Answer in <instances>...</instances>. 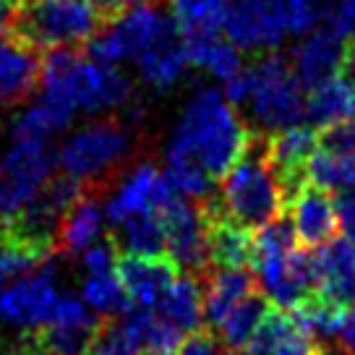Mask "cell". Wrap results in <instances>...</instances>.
I'll list each match as a JSON object with an SVG mask.
<instances>
[{"instance_id":"cell-33","label":"cell","mask_w":355,"mask_h":355,"mask_svg":"<svg viewBox=\"0 0 355 355\" xmlns=\"http://www.w3.org/2000/svg\"><path fill=\"white\" fill-rule=\"evenodd\" d=\"M332 16V0H288L290 34H309Z\"/></svg>"},{"instance_id":"cell-28","label":"cell","mask_w":355,"mask_h":355,"mask_svg":"<svg viewBox=\"0 0 355 355\" xmlns=\"http://www.w3.org/2000/svg\"><path fill=\"white\" fill-rule=\"evenodd\" d=\"M97 329L100 319H89L76 324H44L32 334L50 355H87Z\"/></svg>"},{"instance_id":"cell-45","label":"cell","mask_w":355,"mask_h":355,"mask_svg":"<svg viewBox=\"0 0 355 355\" xmlns=\"http://www.w3.org/2000/svg\"><path fill=\"white\" fill-rule=\"evenodd\" d=\"M3 355H26V353H24L21 347H19V343H16V347H11V350H6Z\"/></svg>"},{"instance_id":"cell-43","label":"cell","mask_w":355,"mask_h":355,"mask_svg":"<svg viewBox=\"0 0 355 355\" xmlns=\"http://www.w3.org/2000/svg\"><path fill=\"white\" fill-rule=\"evenodd\" d=\"M313 355H350L345 347H334V345H327V343H319L316 345V353Z\"/></svg>"},{"instance_id":"cell-37","label":"cell","mask_w":355,"mask_h":355,"mask_svg":"<svg viewBox=\"0 0 355 355\" xmlns=\"http://www.w3.org/2000/svg\"><path fill=\"white\" fill-rule=\"evenodd\" d=\"M334 207H337V222H340L345 241H350L355 245V189L337 193Z\"/></svg>"},{"instance_id":"cell-2","label":"cell","mask_w":355,"mask_h":355,"mask_svg":"<svg viewBox=\"0 0 355 355\" xmlns=\"http://www.w3.org/2000/svg\"><path fill=\"white\" fill-rule=\"evenodd\" d=\"M42 100L55 102L71 115L100 112L128 105L131 78L115 66L87 60L73 47H53L42 58Z\"/></svg>"},{"instance_id":"cell-41","label":"cell","mask_w":355,"mask_h":355,"mask_svg":"<svg viewBox=\"0 0 355 355\" xmlns=\"http://www.w3.org/2000/svg\"><path fill=\"white\" fill-rule=\"evenodd\" d=\"M16 13H19V8H16V6H11L8 0H0V37H6V34L13 32Z\"/></svg>"},{"instance_id":"cell-24","label":"cell","mask_w":355,"mask_h":355,"mask_svg":"<svg viewBox=\"0 0 355 355\" xmlns=\"http://www.w3.org/2000/svg\"><path fill=\"white\" fill-rule=\"evenodd\" d=\"M178 29L186 42L220 37L227 0H170Z\"/></svg>"},{"instance_id":"cell-15","label":"cell","mask_w":355,"mask_h":355,"mask_svg":"<svg viewBox=\"0 0 355 355\" xmlns=\"http://www.w3.org/2000/svg\"><path fill=\"white\" fill-rule=\"evenodd\" d=\"M189 66V50H186L183 34L178 29L175 16L167 21V26L152 42V47H146L144 53L136 58V68H139L141 81L152 89H159V92L175 87Z\"/></svg>"},{"instance_id":"cell-29","label":"cell","mask_w":355,"mask_h":355,"mask_svg":"<svg viewBox=\"0 0 355 355\" xmlns=\"http://www.w3.org/2000/svg\"><path fill=\"white\" fill-rule=\"evenodd\" d=\"M309 183L329 193H345L355 189V157L332 155V152H313V157L306 165Z\"/></svg>"},{"instance_id":"cell-36","label":"cell","mask_w":355,"mask_h":355,"mask_svg":"<svg viewBox=\"0 0 355 355\" xmlns=\"http://www.w3.org/2000/svg\"><path fill=\"white\" fill-rule=\"evenodd\" d=\"M175 355H230V353H227V347L217 337V332L201 327L196 332H191L186 340H180Z\"/></svg>"},{"instance_id":"cell-1","label":"cell","mask_w":355,"mask_h":355,"mask_svg":"<svg viewBox=\"0 0 355 355\" xmlns=\"http://www.w3.org/2000/svg\"><path fill=\"white\" fill-rule=\"evenodd\" d=\"M254 131L245 128L230 102L214 89H201L175 123L165 152L199 162L211 178H222L241 159Z\"/></svg>"},{"instance_id":"cell-17","label":"cell","mask_w":355,"mask_h":355,"mask_svg":"<svg viewBox=\"0 0 355 355\" xmlns=\"http://www.w3.org/2000/svg\"><path fill=\"white\" fill-rule=\"evenodd\" d=\"M319 288L316 293L334 306H350L355 300V245L345 238H332L316 248Z\"/></svg>"},{"instance_id":"cell-5","label":"cell","mask_w":355,"mask_h":355,"mask_svg":"<svg viewBox=\"0 0 355 355\" xmlns=\"http://www.w3.org/2000/svg\"><path fill=\"white\" fill-rule=\"evenodd\" d=\"M251 73L248 107L264 133L285 131L306 118V89L300 87L290 63L277 53H261Z\"/></svg>"},{"instance_id":"cell-44","label":"cell","mask_w":355,"mask_h":355,"mask_svg":"<svg viewBox=\"0 0 355 355\" xmlns=\"http://www.w3.org/2000/svg\"><path fill=\"white\" fill-rule=\"evenodd\" d=\"M136 355H175V353H165V350H139Z\"/></svg>"},{"instance_id":"cell-32","label":"cell","mask_w":355,"mask_h":355,"mask_svg":"<svg viewBox=\"0 0 355 355\" xmlns=\"http://www.w3.org/2000/svg\"><path fill=\"white\" fill-rule=\"evenodd\" d=\"M139 347L133 343V337L128 334V329L123 327V322L115 316V319H102L100 329L92 340V347H89V355H136Z\"/></svg>"},{"instance_id":"cell-26","label":"cell","mask_w":355,"mask_h":355,"mask_svg":"<svg viewBox=\"0 0 355 355\" xmlns=\"http://www.w3.org/2000/svg\"><path fill=\"white\" fill-rule=\"evenodd\" d=\"M189 50V63L196 68L209 71L214 78L220 81H230L235 73H241L243 68V55L230 40L222 37H209V40H196V42H186Z\"/></svg>"},{"instance_id":"cell-13","label":"cell","mask_w":355,"mask_h":355,"mask_svg":"<svg viewBox=\"0 0 355 355\" xmlns=\"http://www.w3.org/2000/svg\"><path fill=\"white\" fill-rule=\"evenodd\" d=\"M115 275L123 282L133 306L152 309L170 288V282L178 277V266L170 256L121 254L115 261Z\"/></svg>"},{"instance_id":"cell-31","label":"cell","mask_w":355,"mask_h":355,"mask_svg":"<svg viewBox=\"0 0 355 355\" xmlns=\"http://www.w3.org/2000/svg\"><path fill=\"white\" fill-rule=\"evenodd\" d=\"M167 162V180L173 183V189L183 196V199H199L204 201L211 196V180L214 178L189 157L175 155V152H165Z\"/></svg>"},{"instance_id":"cell-34","label":"cell","mask_w":355,"mask_h":355,"mask_svg":"<svg viewBox=\"0 0 355 355\" xmlns=\"http://www.w3.org/2000/svg\"><path fill=\"white\" fill-rule=\"evenodd\" d=\"M118 243L112 241V235H107L105 241H94L87 251L81 254V266L89 275H105V272H115V261H118Z\"/></svg>"},{"instance_id":"cell-21","label":"cell","mask_w":355,"mask_h":355,"mask_svg":"<svg viewBox=\"0 0 355 355\" xmlns=\"http://www.w3.org/2000/svg\"><path fill=\"white\" fill-rule=\"evenodd\" d=\"M316 345L311 337L298 329L288 311L269 309L264 322L259 324L256 334L248 343L251 355H313Z\"/></svg>"},{"instance_id":"cell-42","label":"cell","mask_w":355,"mask_h":355,"mask_svg":"<svg viewBox=\"0 0 355 355\" xmlns=\"http://www.w3.org/2000/svg\"><path fill=\"white\" fill-rule=\"evenodd\" d=\"M343 78L355 89V40L345 44V58H343Z\"/></svg>"},{"instance_id":"cell-25","label":"cell","mask_w":355,"mask_h":355,"mask_svg":"<svg viewBox=\"0 0 355 355\" xmlns=\"http://www.w3.org/2000/svg\"><path fill=\"white\" fill-rule=\"evenodd\" d=\"M269 313V300L264 295H248L245 300H241L238 306H235L220 324H217V329H220V337L222 345L227 347V350H241L245 345L251 343V337L256 334L259 329V324L264 322V316Z\"/></svg>"},{"instance_id":"cell-12","label":"cell","mask_w":355,"mask_h":355,"mask_svg":"<svg viewBox=\"0 0 355 355\" xmlns=\"http://www.w3.org/2000/svg\"><path fill=\"white\" fill-rule=\"evenodd\" d=\"M44 53L19 34L0 37V107H13L34 92L42 78Z\"/></svg>"},{"instance_id":"cell-38","label":"cell","mask_w":355,"mask_h":355,"mask_svg":"<svg viewBox=\"0 0 355 355\" xmlns=\"http://www.w3.org/2000/svg\"><path fill=\"white\" fill-rule=\"evenodd\" d=\"M329 26L345 40H355V0H340L337 8H332Z\"/></svg>"},{"instance_id":"cell-9","label":"cell","mask_w":355,"mask_h":355,"mask_svg":"<svg viewBox=\"0 0 355 355\" xmlns=\"http://www.w3.org/2000/svg\"><path fill=\"white\" fill-rule=\"evenodd\" d=\"M165 222L167 233V256L173 259L178 272L207 277L211 269L209 261V243H207V220L201 204H191V199L178 196L159 211Z\"/></svg>"},{"instance_id":"cell-22","label":"cell","mask_w":355,"mask_h":355,"mask_svg":"<svg viewBox=\"0 0 355 355\" xmlns=\"http://www.w3.org/2000/svg\"><path fill=\"white\" fill-rule=\"evenodd\" d=\"M306 118L311 125H334L355 118V89L343 76L327 78L324 84L313 87L306 97Z\"/></svg>"},{"instance_id":"cell-46","label":"cell","mask_w":355,"mask_h":355,"mask_svg":"<svg viewBox=\"0 0 355 355\" xmlns=\"http://www.w3.org/2000/svg\"><path fill=\"white\" fill-rule=\"evenodd\" d=\"M11 6H16V8H21V6H26V3H32V0H8Z\"/></svg>"},{"instance_id":"cell-18","label":"cell","mask_w":355,"mask_h":355,"mask_svg":"<svg viewBox=\"0 0 355 355\" xmlns=\"http://www.w3.org/2000/svg\"><path fill=\"white\" fill-rule=\"evenodd\" d=\"M157 316L180 334H191L204 324V279L178 275L157 300Z\"/></svg>"},{"instance_id":"cell-40","label":"cell","mask_w":355,"mask_h":355,"mask_svg":"<svg viewBox=\"0 0 355 355\" xmlns=\"http://www.w3.org/2000/svg\"><path fill=\"white\" fill-rule=\"evenodd\" d=\"M100 6V11L107 16V19H115L118 13H123L125 8H133V6H141V3H152V0H94Z\"/></svg>"},{"instance_id":"cell-16","label":"cell","mask_w":355,"mask_h":355,"mask_svg":"<svg viewBox=\"0 0 355 355\" xmlns=\"http://www.w3.org/2000/svg\"><path fill=\"white\" fill-rule=\"evenodd\" d=\"M288 207L295 235H298L300 243L306 245V248H319V245L329 243L334 233L340 230L332 193L319 189V186H313V183H306L293 196Z\"/></svg>"},{"instance_id":"cell-4","label":"cell","mask_w":355,"mask_h":355,"mask_svg":"<svg viewBox=\"0 0 355 355\" xmlns=\"http://www.w3.org/2000/svg\"><path fill=\"white\" fill-rule=\"evenodd\" d=\"M110 21L94 0H32L16 13L13 34L40 50L89 42Z\"/></svg>"},{"instance_id":"cell-3","label":"cell","mask_w":355,"mask_h":355,"mask_svg":"<svg viewBox=\"0 0 355 355\" xmlns=\"http://www.w3.org/2000/svg\"><path fill=\"white\" fill-rule=\"evenodd\" d=\"M269 133L254 131L241 159L222 175L220 201L222 214L245 230H259L266 222L282 217L288 207L279 178L269 159Z\"/></svg>"},{"instance_id":"cell-39","label":"cell","mask_w":355,"mask_h":355,"mask_svg":"<svg viewBox=\"0 0 355 355\" xmlns=\"http://www.w3.org/2000/svg\"><path fill=\"white\" fill-rule=\"evenodd\" d=\"M337 340H340V347H345L350 355H355V300L350 306H345L340 329H337Z\"/></svg>"},{"instance_id":"cell-14","label":"cell","mask_w":355,"mask_h":355,"mask_svg":"<svg viewBox=\"0 0 355 355\" xmlns=\"http://www.w3.org/2000/svg\"><path fill=\"white\" fill-rule=\"evenodd\" d=\"M345 37L334 32L332 26L324 29H313V32L295 47L293 53V73L300 81L303 89H313L324 84L327 78L337 76L343 71L345 58Z\"/></svg>"},{"instance_id":"cell-10","label":"cell","mask_w":355,"mask_h":355,"mask_svg":"<svg viewBox=\"0 0 355 355\" xmlns=\"http://www.w3.org/2000/svg\"><path fill=\"white\" fill-rule=\"evenodd\" d=\"M55 285H53V264L47 261L37 272L13 279L0 290V319L19 327L21 332L42 329L50 322L55 309Z\"/></svg>"},{"instance_id":"cell-7","label":"cell","mask_w":355,"mask_h":355,"mask_svg":"<svg viewBox=\"0 0 355 355\" xmlns=\"http://www.w3.org/2000/svg\"><path fill=\"white\" fill-rule=\"evenodd\" d=\"M58 155L47 141H13L0 159V222L13 220L53 178Z\"/></svg>"},{"instance_id":"cell-30","label":"cell","mask_w":355,"mask_h":355,"mask_svg":"<svg viewBox=\"0 0 355 355\" xmlns=\"http://www.w3.org/2000/svg\"><path fill=\"white\" fill-rule=\"evenodd\" d=\"M81 295H84V303H87L89 309L97 311L102 319H115V316L125 313L133 306L115 272L89 275V279L81 288Z\"/></svg>"},{"instance_id":"cell-11","label":"cell","mask_w":355,"mask_h":355,"mask_svg":"<svg viewBox=\"0 0 355 355\" xmlns=\"http://www.w3.org/2000/svg\"><path fill=\"white\" fill-rule=\"evenodd\" d=\"M178 196L180 193L173 189L167 175H162L152 162H144L118 186V191L112 193L105 207V214H107V220L118 225L141 211H162Z\"/></svg>"},{"instance_id":"cell-6","label":"cell","mask_w":355,"mask_h":355,"mask_svg":"<svg viewBox=\"0 0 355 355\" xmlns=\"http://www.w3.org/2000/svg\"><path fill=\"white\" fill-rule=\"evenodd\" d=\"M131 152V136L121 121H97L84 125L58 152L66 175L81 180L89 191H100L110 173L123 165Z\"/></svg>"},{"instance_id":"cell-19","label":"cell","mask_w":355,"mask_h":355,"mask_svg":"<svg viewBox=\"0 0 355 355\" xmlns=\"http://www.w3.org/2000/svg\"><path fill=\"white\" fill-rule=\"evenodd\" d=\"M256 290H259V279L248 266L217 269L214 275H207L204 277V322L209 327H217L241 300L254 295Z\"/></svg>"},{"instance_id":"cell-23","label":"cell","mask_w":355,"mask_h":355,"mask_svg":"<svg viewBox=\"0 0 355 355\" xmlns=\"http://www.w3.org/2000/svg\"><path fill=\"white\" fill-rule=\"evenodd\" d=\"M121 254L133 256H165L167 233L159 211H141L118 222V233L112 235Z\"/></svg>"},{"instance_id":"cell-20","label":"cell","mask_w":355,"mask_h":355,"mask_svg":"<svg viewBox=\"0 0 355 355\" xmlns=\"http://www.w3.org/2000/svg\"><path fill=\"white\" fill-rule=\"evenodd\" d=\"M102 225H105V209H102L97 193L92 191L63 214L55 238V254L81 256L100 238Z\"/></svg>"},{"instance_id":"cell-47","label":"cell","mask_w":355,"mask_h":355,"mask_svg":"<svg viewBox=\"0 0 355 355\" xmlns=\"http://www.w3.org/2000/svg\"><path fill=\"white\" fill-rule=\"evenodd\" d=\"M241 355H251V353H241Z\"/></svg>"},{"instance_id":"cell-8","label":"cell","mask_w":355,"mask_h":355,"mask_svg":"<svg viewBox=\"0 0 355 355\" xmlns=\"http://www.w3.org/2000/svg\"><path fill=\"white\" fill-rule=\"evenodd\" d=\"M222 29L241 53H272L290 34L288 0H227Z\"/></svg>"},{"instance_id":"cell-27","label":"cell","mask_w":355,"mask_h":355,"mask_svg":"<svg viewBox=\"0 0 355 355\" xmlns=\"http://www.w3.org/2000/svg\"><path fill=\"white\" fill-rule=\"evenodd\" d=\"M343 311L340 306L329 303L327 298H322L319 293H313L309 298L298 303L293 311H288L293 316V322L298 324V329L306 337H311L313 343H327L337 337L340 329V319H343Z\"/></svg>"},{"instance_id":"cell-35","label":"cell","mask_w":355,"mask_h":355,"mask_svg":"<svg viewBox=\"0 0 355 355\" xmlns=\"http://www.w3.org/2000/svg\"><path fill=\"white\" fill-rule=\"evenodd\" d=\"M319 146H322L324 152H332V155L355 157V123L345 121L322 128V133H319Z\"/></svg>"}]
</instances>
